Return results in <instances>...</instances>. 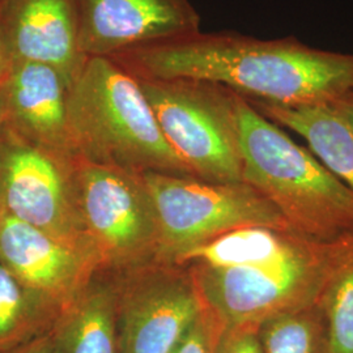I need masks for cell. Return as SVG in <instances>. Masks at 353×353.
<instances>
[{
    "mask_svg": "<svg viewBox=\"0 0 353 353\" xmlns=\"http://www.w3.org/2000/svg\"><path fill=\"white\" fill-rule=\"evenodd\" d=\"M139 79H198L250 101L330 103L353 90V54L321 50L297 38L203 33L113 57Z\"/></svg>",
    "mask_w": 353,
    "mask_h": 353,
    "instance_id": "1",
    "label": "cell"
},
{
    "mask_svg": "<svg viewBox=\"0 0 353 353\" xmlns=\"http://www.w3.org/2000/svg\"><path fill=\"white\" fill-rule=\"evenodd\" d=\"M236 119L242 181L272 203L303 237L319 242L351 237L352 191L239 94Z\"/></svg>",
    "mask_w": 353,
    "mask_h": 353,
    "instance_id": "2",
    "label": "cell"
},
{
    "mask_svg": "<svg viewBox=\"0 0 353 353\" xmlns=\"http://www.w3.org/2000/svg\"><path fill=\"white\" fill-rule=\"evenodd\" d=\"M68 125L77 159L192 176L165 140L139 79L112 58H87L68 88Z\"/></svg>",
    "mask_w": 353,
    "mask_h": 353,
    "instance_id": "3",
    "label": "cell"
},
{
    "mask_svg": "<svg viewBox=\"0 0 353 353\" xmlns=\"http://www.w3.org/2000/svg\"><path fill=\"white\" fill-rule=\"evenodd\" d=\"M353 256V236L309 240L278 262L259 267L189 265L204 309L223 327L259 328L284 314L312 307Z\"/></svg>",
    "mask_w": 353,
    "mask_h": 353,
    "instance_id": "4",
    "label": "cell"
},
{
    "mask_svg": "<svg viewBox=\"0 0 353 353\" xmlns=\"http://www.w3.org/2000/svg\"><path fill=\"white\" fill-rule=\"evenodd\" d=\"M139 83L165 140L191 176L217 183L243 182L233 90L186 77Z\"/></svg>",
    "mask_w": 353,
    "mask_h": 353,
    "instance_id": "5",
    "label": "cell"
},
{
    "mask_svg": "<svg viewBox=\"0 0 353 353\" xmlns=\"http://www.w3.org/2000/svg\"><path fill=\"white\" fill-rule=\"evenodd\" d=\"M75 185L83 232L102 272L161 261L157 216L141 174L77 159Z\"/></svg>",
    "mask_w": 353,
    "mask_h": 353,
    "instance_id": "6",
    "label": "cell"
},
{
    "mask_svg": "<svg viewBox=\"0 0 353 353\" xmlns=\"http://www.w3.org/2000/svg\"><path fill=\"white\" fill-rule=\"evenodd\" d=\"M141 176L157 216L163 262L176 263L182 254L239 228L293 230L278 208L245 182L217 183L154 172Z\"/></svg>",
    "mask_w": 353,
    "mask_h": 353,
    "instance_id": "7",
    "label": "cell"
},
{
    "mask_svg": "<svg viewBox=\"0 0 353 353\" xmlns=\"http://www.w3.org/2000/svg\"><path fill=\"white\" fill-rule=\"evenodd\" d=\"M76 160L0 123V212L94 254L77 208Z\"/></svg>",
    "mask_w": 353,
    "mask_h": 353,
    "instance_id": "8",
    "label": "cell"
},
{
    "mask_svg": "<svg viewBox=\"0 0 353 353\" xmlns=\"http://www.w3.org/2000/svg\"><path fill=\"white\" fill-rule=\"evenodd\" d=\"M114 275L121 353L173 352L204 310L189 271L160 261Z\"/></svg>",
    "mask_w": 353,
    "mask_h": 353,
    "instance_id": "9",
    "label": "cell"
},
{
    "mask_svg": "<svg viewBox=\"0 0 353 353\" xmlns=\"http://www.w3.org/2000/svg\"><path fill=\"white\" fill-rule=\"evenodd\" d=\"M75 6L87 58H113L201 32V14L190 0H75Z\"/></svg>",
    "mask_w": 353,
    "mask_h": 353,
    "instance_id": "10",
    "label": "cell"
},
{
    "mask_svg": "<svg viewBox=\"0 0 353 353\" xmlns=\"http://www.w3.org/2000/svg\"><path fill=\"white\" fill-rule=\"evenodd\" d=\"M0 263L62 310L101 271L87 249L0 212Z\"/></svg>",
    "mask_w": 353,
    "mask_h": 353,
    "instance_id": "11",
    "label": "cell"
},
{
    "mask_svg": "<svg viewBox=\"0 0 353 353\" xmlns=\"http://www.w3.org/2000/svg\"><path fill=\"white\" fill-rule=\"evenodd\" d=\"M0 33L11 63L46 64L68 88L87 61L79 45L75 0H3Z\"/></svg>",
    "mask_w": 353,
    "mask_h": 353,
    "instance_id": "12",
    "label": "cell"
},
{
    "mask_svg": "<svg viewBox=\"0 0 353 353\" xmlns=\"http://www.w3.org/2000/svg\"><path fill=\"white\" fill-rule=\"evenodd\" d=\"M0 84L7 126L36 145L77 159L68 125V84L58 71L12 62Z\"/></svg>",
    "mask_w": 353,
    "mask_h": 353,
    "instance_id": "13",
    "label": "cell"
},
{
    "mask_svg": "<svg viewBox=\"0 0 353 353\" xmlns=\"http://www.w3.org/2000/svg\"><path fill=\"white\" fill-rule=\"evenodd\" d=\"M50 338L52 353H121L117 276L97 272L61 312Z\"/></svg>",
    "mask_w": 353,
    "mask_h": 353,
    "instance_id": "14",
    "label": "cell"
},
{
    "mask_svg": "<svg viewBox=\"0 0 353 353\" xmlns=\"http://www.w3.org/2000/svg\"><path fill=\"white\" fill-rule=\"evenodd\" d=\"M248 101L278 126L300 135L319 163L353 194V131L331 103L290 106Z\"/></svg>",
    "mask_w": 353,
    "mask_h": 353,
    "instance_id": "15",
    "label": "cell"
},
{
    "mask_svg": "<svg viewBox=\"0 0 353 353\" xmlns=\"http://www.w3.org/2000/svg\"><path fill=\"white\" fill-rule=\"evenodd\" d=\"M309 240L285 229L239 228L182 254L174 265L259 267L288 256Z\"/></svg>",
    "mask_w": 353,
    "mask_h": 353,
    "instance_id": "16",
    "label": "cell"
},
{
    "mask_svg": "<svg viewBox=\"0 0 353 353\" xmlns=\"http://www.w3.org/2000/svg\"><path fill=\"white\" fill-rule=\"evenodd\" d=\"M61 312L0 263V352L49 334Z\"/></svg>",
    "mask_w": 353,
    "mask_h": 353,
    "instance_id": "17",
    "label": "cell"
},
{
    "mask_svg": "<svg viewBox=\"0 0 353 353\" xmlns=\"http://www.w3.org/2000/svg\"><path fill=\"white\" fill-rule=\"evenodd\" d=\"M263 353H327L312 307L274 318L259 327Z\"/></svg>",
    "mask_w": 353,
    "mask_h": 353,
    "instance_id": "18",
    "label": "cell"
},
{
    "mask_svg": "<svg viewBox=\"0 0 353 353\" xmlns=\"http://www.w3.org/2000/svg\"><path fill=\"white\" fill-rule=\"evenodd\" d=\"M327 353H353V256L325 292Z\"/></svg>",
    "mask_w": 353,
    "mask_h": 353,
    "instance_id": "19",
    "label": "cell"
},
{
    "mask_svg": "<svg viewBox=\"0 0 353 353\" xmlns=\"http://www.w3.org/2000/svg\"><path fill=\"white\" fill-rule=\"evenodd\" d=\"M221 325L205 309L172 353H214Z\"/></svg>",
    "mask_w": 353,
    "mask_h": 353,
    "instance_id": "20",
    "label": "cell"
},
{
    "mask_svg": "<svg viewBox=\"0 0 353 353\" xmlns=\"http://www.w3.org/2000/svg\"><path fill=\"white\" fill-rule=\"evenodd\" d=\"M214 353H263L259 328L221 327Z\"/></svg>",
    "mask_w": 353,
    "mask_h": 353,
    "instance_id": "21",
    "label": "cell"
},
{
    "mask_svg": "<svg viewBox=\"0 0 353 353\" xmlns=\"http://www.w3.org/2000/svg\"><path fill=\"white\" fill-rule=\"evenodd\" d=\"M0 353H52L50 332L33 341H28L26 344L14 347L12 350Z\"/></svg>",
    "mask_w": 353,
    "mask_h": 353,
    "instance_id": "22",
    "label": "cell"
},
{
    "mask_svg": "<svg viewBox=\"0 0 353 353\" xmlns=\"http://www.w3.org/2000/svg\"><path fill=\"white\" fill-rule=\"evenodd\" d=\"M332 108L341 114L353 131V90L341 96L339 99L330 102Z\"/></svg>",
    "mask_w": 353,
    "mask_h": 353,
    "instance_id": "23",
    "label": "cell"
},
{
    "mask_svg": "<svg viewBox=\"0 0 353 353\" xmlns=\"http://www.w3.org/2000/svg\"><path fill=\"white\" fill-rule=\"evenodd\" d=\"M10 64H11V61L8 58V54L6 51V46H4V42H3V38H1V33H0V83L7 74V71L10 68Z\"/></svg>",
    "mask_w": 353,
    "mask_h": 353,
    "instance_id": "24",
    "label": "cell"
},
{
    "mask_svg": "<svg viewBox=\"0 0 353 353\" xmlns=\"http://www.w3.org/2000/svg\"><path fill=\"white\" fill-rule=\"evenodd\" d=\"M4 96H3V89H1V84H0V123L4 122Z\"/></svg>",
    "mask_w": 353,
    "mask_h": 353,
    "instance_id": "25",
    "label": "cell"
},
{
    "mask_svg": "<svg viewBox=\"0 0 353 353\" xmlns=\"http://www.w3.org/2000/svg\"><path fill=\"white\" fill-rule=\"evenodd\" d=\"M0 1H3V0H0Z\"/></svg>",
    "mask_w": 353,
    "mask_h": 353,
    "instance_id": "26",
    "label": "cell"
}]
</instances>
